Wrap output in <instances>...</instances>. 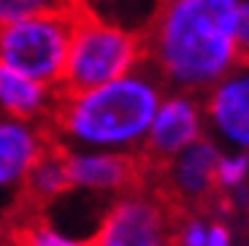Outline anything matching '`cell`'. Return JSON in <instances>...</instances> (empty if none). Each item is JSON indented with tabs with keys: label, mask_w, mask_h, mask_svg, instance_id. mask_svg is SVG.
I'll return each mask as SVG.
<instances>
[{
	"label": "cell",
	"mask_w": 249,
	"mask_h": 246,
	"mask_svg": "<svg viewBox=\"0 0 249 246\" xmlns=\"http://www.w3.org/2000/svg\"><path fill=\"white\" fill-rule=\"evenodd\" d=\"M238 6L241 0H162L143 35L146 68L171 92H209L241 65Z\"/></svg>",
	"instance_id": "cell-1"
},
{
	"label": "cell",
	"mask_w": 249,
	"mask_h": 246,
	"mask_svg": "<svg viewBox=\"0 0 249 246\" xmlns=\"http://www.w3.org/2000/svg\"><path fill=\"white\" fill-rule=\"evenodd\" d=\"M165 92L168 89L155 70L141 65L122 79L84 92H60L46 127L60 149L141 154L155 111Z\"/></svg>",
	"instance_id": "cell-2"
},
{
	"label": "cell",
	"mask_w": 249,
	"mask_h": 246,
	"mask_svg": "<svg viewBox=\"0 0 249 246\" xmlns=\"http://www.w3.org/2000/svg\"><path fill=\"white\" fill-rule=\"evenodd\" d=\"M146 65L143 38L103 19L76 14L60 92H84Z\"/></svg>",
	"instance_id": "cell-3"
},
{
	"label": "cell",
	"mask_w": 249,
	"mask_h": 246,
	"mask_svg": "<svg viewBox=\"0 0 249 246\" xmlns=\"http://www.w3.org/2000/svg\"><path fill=\"white\" fill-rule=\"evenodd\" d=\"M76 11H49L0 27V65L60 89Z\"/></svg>",
	"instance_id": "cell-4"
},
{
	"label": "cell",
	"mask_w": 249,
	"mask_h": 246,
	"mask_svg": "<svg viewBox=\"0 0 249 246\" xmlns=\"http://www.w3.org/2000/svg\"><path fill=\"white\" fill-rule=\"evenodd\" d=\"M179 211L152 181L117 195L103 206L89 246H174V222Z\"/></svg>",
	"instance_id": "cell-5"
},
{
	"label": "cell",
	"mask_w": 249,
	"mask_h": 246,
	"mask_svg": "<svg viewBox=\"0 0 249 246\" xmlns=\"http://www.w3.org/2000/svg\"><path fill=\"white\" fill-rule=\"evenodd\" d=\"M222 149L203 136L193 146L179 152L171 162L152 176L157 178L155 187L176 211H203L217 214L219 192H217V162Z\"/></svg>",
	"instance_id": "cell-6"
},
{
	"label": "cell",
	"mask_w": 249,
	"mask_h": 246,
	"mask_svg": "<svg viewBox=\"0 0 249 246\" xmlns=\"http://www.w3.org/2000/svg\"><path fill=\"white\" fill-rule=\"evenodd\" d=\"M203 136L206 119L200 95L171 92L168 89L155 111V119L149 124V133H146V141H143V149L138 157L143 160V165L152 176Z\"/></svg>",
	"instance_id": "cell-7"
},
{
	"label": "cell",
	"mask_w": 249,
	"mask_h": 246,
	"mask_svg": "<svg viewBox=\"0 0 249 246\" xmlns=\"http://www.w3.org/2000/svg\"><path fill=\"white\" fill-rule=\"evenodd\" d=\"M68 162L71 190L95 200H114L117 195L149 181V171L138 154L100 152V149H62Z\"/></svg>",
	"instance_id": "cell-8"
},
{
	"label": "cell",
	"mask_w": 249,
	"mask_h": 246,
	"mask_svg": "<svg viewBox=\"0 0 249 246\" xmlns=\"http://www.w3.org/2000/svg\"><path fill=\"white\" fill-rule=\"evenodd\" d=\"M200 100L209 138L228 152H249V62L236 65Z\"/></svg>",
	"instance_id": "cell-9"
},
{
	"label": "cell",
	"mask_w": 249,
	"mask_h": 246,
	"mask_svg": "<svg viewBox=\"0 0 249 246\" xmlns=\"http://www.w3.org/2000/svg\"><path fill=\"white\" fill-rule=\"evenodd\" d=\"M54 146L46 124L0 117V203L22 200V187L33 165Z\"/></svg>",
	"instance_id": "cell-10"
},
{
	"label": "cell",
	"mask_w": 249,
	"mask_h": 246,
	"mask_svg": "<svg viewBox=\"0 0 249 246\" xmlns=\"http://www.w3.org/2000/svg\"><path fill=\"white\" fill-rule=\"evenodd\" d=\"M60 100V89L0 65V117L49 124Z\"/></svg>",
	"instance_id": "cell-11"
},
{
	"label": "cell",
	"mask_w": 249,
	"mask_h": 246,
	"mask_svg": "<svg viewBox=\"0 0 249 246\" xmlns=\"http://www.w3.org/2000/svg\"><path fill=\"white\" fill-rule=\"evenodd\" d=\"M68 192H71V178H68L65 152L54 143L33 165L30 176L22 187V203L30 206V209H49L52 203H57Z\"/></svg>",
	"instance_id": "cell-12"
},
{
	"label": "cell",
	"mask_w": 249,
	"mask_h": 246,
	"mask_svg": "<svg viewBox=\"0 0 249 246\" xmlns=\"http://www.w3.org/2000/svg\"><path fill=\"white\" fill-rule=\"evenodd\" d=\"M160 6L162 0H71V8L76 14H87V17L111 22V25L127 33H136L141 38L152 27Z\"/></svg>",
	"instance_id": "cell-13"
},
{
	"label": "cell",
	"mask_w": 249,
	"mask_h": 246,
	"mask_svg": "<svg viewBox=\"0 0 249 246\" xmlns=\"http://www.w3.org/2000/svg\"><path fill=\"white\" fill-rule=\"evenodd\" d=\"M11 246H89L87 238H79L73 233H65L49 219H41V216H33V219L22 222L17 230H14Z\"/></svg>",
	"instance_id": "cell-14"
},
{
	"label": "cell",
	"mask_w": 249,
	"mask_h": 246,
	"mask_svg": "<svg viewBox=\"0 0 249 246\" xmlns=\"http://www.w3.org/2000/svg\"><path fill=\"white\" fill-rule=\"evenodd\" d=\"M249 187V152H222L217 162V192L219 197Z\"/></svg>",
	"instance_id": "cell-15"
},
{
	"label": "cell",
	"mask_w": 249,
	"mask_h": 246,
	"mask_svg": "<svg viewBox=\"0 0 249 246\" xmlns=\"http://www.w3.org/2000/svg\"><path fill=\"white\" fill-rule=\"evenodd\" d=\"M71 0H0V27L49 11H68Z\"/></svg>",
	"instance_id": "cell-16"
},
{
	"label": "cell",
	"mask_w": 249,
	"mask_h": 246,
	"mask_svg": "<svg viewBox=\"0 0 249 246\" xmlns=\"http://www.w3.org/2000/svg\"><path fill=\"white\" fill-rule=\"evenodd\" d=\"M214 216L203 211H181L174 222V246H203Z\"/></svg>",
	"instance_id": "cell-17"
},
{
	"label": "cell",
	"mask_w": 249,
	"mask_h": 246,
	"mask_svg": "<svg viewBox=\"0 0 249 246\" xmlns=\"http://www.w3.org/2000/svg\"><path fill=\"white\" fill-rule=\"evenodd\" d=\"M236 38H238V52H241V62H249V0H241V6H238Z\"/></svg>",
	"instance_id": "cell-18"
},
{
	"label": "cell",
	"mask_w": 249,
	"mask_h": 246,
	"mask_svg": "<svg viewBox=\"0 0 249 246\" xmlns=\"http://www.w3.org/2000/svg\"><path fill=\"white\" fill-rule=\"evenodd\" d=\"M203 246H236L231 225L222 219H212V228H209V235H206Z\"/></svg>",
	"instance_id": "cell-19"
},
{
	"label": "cell",
	"mask_w": 249,
	"mask_h": 246,
	"mask_svg": "<svg viewBox=\"0 0 249 246\" xmlns=\"http://www.w3.org/2000/svg\"><path fill=\"white\" fill-rule=\"evenodd\" d=\"M0 246H8V241L3 238V233H0Z\"/></svg>",
	"instance_id": "cell-20"
}]
</instances>
